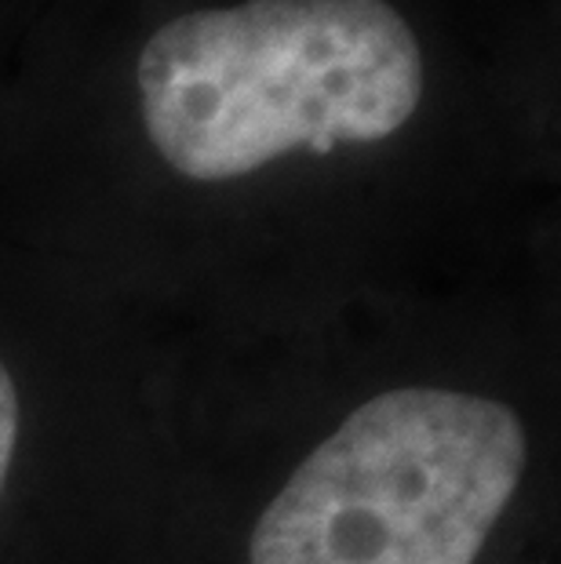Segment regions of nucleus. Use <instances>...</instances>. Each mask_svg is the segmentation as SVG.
Wrapping results in <instances>:
<instances>
[{"mask_svg": "<svg viewBox=\"0 0 561 564\" xmlns=\"http://www.w3.org/2000/svg\"><path fill=\"white\" fill-rule=\"evenodd\" d=\"M131 80L158 161L219 186L401 135L431 55L401 0H201L142 37Z\"/></svg>", "mask_w": 561, "mask_h": 564, "instance_id": "1", "label": "nucleus"}, {"mask_svg": "<svg viewBox=\"0 0 561 564\" xmlns=\"http://www.w3.org/2000/svg\"><path fill=\"white\" fill-rule=\"evenodd\" d=\"M515 408L404 387L365 401L256 521L248 564H474L521 485Z\"/></svg>", "mask_w": 561, "mask_h": 564, "instance_id": "2", "label": "nucleus"}, {"mask_svg": "<svg viewBox=\"0 0 561 564\" xmlns=\"http://www.w3.org/2000/svg\"><path fill=\"white\" fill-rule=\"evenodd\" d=\"M15 444H19V393L4 361H0V491H4L11 459H15Z\"/></svg>", "mask_w": 561, "mask_h": 564, "instance_id": "3", "label": "nucleus"}]
</instances>
